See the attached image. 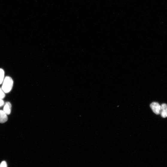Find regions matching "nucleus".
I'll use <instances>...</instances> for the list:
<instances>
[{
    "label": "nucleus",
    "mask_w": 167,
    "mask_h": 167,
    "mask_svg": "<svg viewBox=\"0 0 167 167\" xmlns=\"http://www.w3.org/2000/svg\"><path fill=\"white\" fill-rule=\"evenodd\" d=\"M13 81L11 78L6 77L4 79L3 82L2 89L5 93L10 92L13 88Z\"/></svg>",
    "instance_id": "obj_1"
},
{
    "label": "nucleus",
    "mask_w": 167,
    "mask_h": 167,
    "mask_svg": "<svg viewBox=\"0 0 167 167\" xmlns=\"http://www.w3.org/2000/svg\"><path fill=\"white\" fill-rule=\"evenodd\" d=\"M150 107L153 112L156 115L160 114L161 106L156 102H153L150 105Z\"/></svg>",
    "instance_id": "obj_2"
},
{
    "label": "nucleus",
    "mask_w": 167,
    "mask_h": 167,
    "mask_svg": "<svg viewBox=\"0 0 167 167\" xmlns=\"http://www.w3.org/2000/svg\"><path fill=\"white\" fill-rule=\"evenodd\" d=\"M160 114L163 118L167 117V105L166 104H164L161 105Z\"/></svg>",
    "instance_id": "obj_3"
},
{
    "label": "nucleus",
    "mask_w": 167,
    "mask_h": 167,
    "mask_svg": "<svg viewBox=\"0 0 167 167\" xmlns=\"http://www.w3.org/2000/svg\"><path fill=\"white\" fill-rule=\"evenodd\" d=\"M12 105L10 102H7L4 108V111L7 115H9L11 114Z\"/></svg>",
    "instance_id": "obj_4"
},
{
    "label": "nucleus",
    "mask_w": 167,
    "mask_h": 167,
    "mask_svg": "<svg viewBox=\"0 0 167 167\" xmlns=\"http://www.w3.org/2000/svg\"><path fill=\"white\" fill-rule=\"evenodd\" d=\"M8 119L7 115L3 110H0V123L3 124L6 122Z\"/></svg>",
    "instance_id": "obj_5"
},
{
    "label": "nucleus",
    "mask_w": 167,
    "mask_h": 167,
    "mask_svg": "<svg viewBox=\"0 0 167 167\" xmlns=\"http://www.w3.org/2000/svg\"><path fill=\"white\" fill-rule=\"evenodd\" d=\"M4 70L0 69V84H2L4 80Z\"/></svg>",
    "instance_id": "obj_6"
},
{
    "label": "nucleus",
    "mask_w": 167,
    "mask_h": 167,
    "mask_svg": "<svg viewBox=\"0 0 167 167\" xmlns=\"http://www.w3.org/2000/svg\"><path fill=\"white\" fill-rule=\"evenodd\" d=\"M5 96L4 92L2 90V88H0V99H3Z\"/></svg>",
    "instance_id": "obj_7"
},
{
    "label": "nucleus",
    "mask_w": 167,
    "mask_h": 167,
    "mask_svg": "<svg viewBox=\"0 0 167 167\" xmlns=\"http://www.w3.org/2000/svg\"><path fill=\"white\" fill-rule=\"evenodd\" d=\"M0 167H7L6 162L5 161H2L0 164Z\"/></svg>",
    "instance_id": "obj_8"
},
{
    "label": "nucleus",
    "mask_w": 167,
    "mask_h": 167,
    "mask_svg": "<svg viewBox=\"0 0 167 167\" xmlns=\"http://www.w3.org/2000/svg\"><path fill=\"white\" fill-rule=\"evenodd\" d=\"M4 104V101L2 99H0V107H2Z\"/></svg>",
    "instance_id": "obj_9"
}]
</instances>
